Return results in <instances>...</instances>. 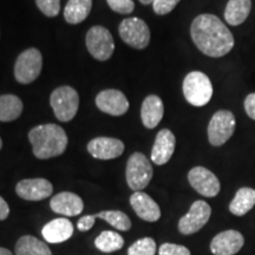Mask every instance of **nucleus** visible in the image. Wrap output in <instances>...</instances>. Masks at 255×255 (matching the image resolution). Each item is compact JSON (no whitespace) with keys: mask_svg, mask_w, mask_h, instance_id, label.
<instances>
[{"mask_svg":"<svg viewBox=\"0 0 255 255\" xmlns=\"http://www.w3.org/2000/svg\"><path fill=\"white\" fill-rule=\"evenodd\" d=\"M190 36L195 46L203 55L221 58L234 47V37L222 20L214 14L203 13L194 19Z\"/></svg>","mask_w":255,"mask_h":255,"instance_id":"f257e3e1","label":"nucleus"},{"mask_svg":"<svg viewBox=\"0 0 255 255\" xmlns=\"http://www.w3.org/2000/svg\"><path fill=\"white\" fill-rule=\"evenodd\" d=\"M33 155L39 159L57 157L64 154L68 146V136L57 124H41L28 132Z\"/></svg>","mask_w":255,"mask_h":255,"instance_id":"f03ea898","label":"nucleus"},{"mask_svg":"<svg viewBox=\"0 0 255 255\" xmlns=\"http://www.w3.org/2000/svg\"><path fill=\"white\" fill-rule=\"evenodd\" d=\"M182 90L184 98L194 107H205L213 97V84L206 73L191 71L184 77Z\"/></svg>","mask_w":255,"mask_h":255,"instance_id":"7ed1b4c3","label":"nucleus"},{"mask_svg":"<svg viewBox=\"0 0 255 255\" xmlns=\"http://www.w3.org/2000/svg\"><path fill=\"white\" fill-rule=\"evenodd\" d=\"M50 104L57 120L60 122H69L75 119L78 111V92L68 85L57 88L50 96Z\"/></svg>","mask_w":255,"mask_h":255,"instance_id":"20e7f679","label":"nucleus"},{"mask_svg":"<svg viewBox=\"0 0 255 255\" xmlns=\"http://www.w3.org/2000/svg\"><path fill=\"white\" fill-rule=\"evenodd\" d=\"M152 174V165L148 157L142 152H133L128 159L126 177L127 183L133 191H141L150 183Z\"/></svg>","mask_w":255,"mask_h":255,"instance_id":"39448f33","label":"nucleus"},{"mask_svg":"<svg viewBox=\"0 0 255 255\" xmlns=\"http://www.w3.org/2000/svg\"><path fill=\"white\" fill-rule=\"evenodd\" d=\"M43 57L39 50L31 47L18 56L14 64V77L20 84H30L39 77Z\"/></svg>","mask_w":255,"mask_h":255,"instance_id":"423d86ee","label":"nucleus"},{"mask_svg":"<svg viewBox=\"0 0 255 255\" xmlns=\"http://www.w3.org/2000/svg\"><path fill=\"white\" fill-rule=\"evenodd\" d=\"M237 127V120L229 110H219L213 115L208 124V141L213 146H221L227 143Z\"/></svg>","mask_w":255,"mask_h":255,"instance_id":"0eeeda50","label":"nucleus"},{"mask_svg":"<svg viewBox=\"0 0 255 255\" xmlns=\"http://www.w3.org/2000/svg\"><path fill=\"white\" fill-rule=\"evenodd\" d=\"M119 32L124 43L133 49L143 50L150 43V30L141 18H126L120 24Z\"/></svg>","mask_w":255,"mask_h":255,"instance_id":"6e6552de","label":"nucleus"},{"mask_svg":"<svg viewBox=\"0 0 255 255\" xmlns=\"http://www.w3.org/2000/svg\"><path fill=\"white\" fill-rule=\"evenodd\" d=\"M87 47L90 55L95 59L105 62L113 56L115 51L114 38L107 27L97 26L91 27L87 33Z\"/></svg>","mask_w":255,"mask_h":255,"instance_id":"1a4fd4ad","label":"nucleus"},{"mask_svg":"<svg viewBox=\"0 0 255 255\" xmlns=\"http://www.w3.org/2000/svg\"><path fill=\"white\" fill-rule=\"evenodd\" d=\"M212 215V208L206 201L197 200L190 207L189 212L178 221V232L182 235H191L201 231Z\"/></svg>","mask_w":255,"mask_h":255,"instance_id":"9d476101","label":"nucleus"},{"mask_svg":"<svg viewBox=\"0 0 255 255\" xmlns=\"http://www.w3.org/2000/svg\"><path fill=\"white\" fill-rule=\"evenodd\" d=\"M188 181L200 195L205 197H215L221 190L219 178L205 167H194L191 169L188 173Z\"/></svg>","mask_w":255,"mask_h":255,"instance_id":"9b49d317","label":"nucleus"},{"mask_svg":"<svg viewBox=\"0 0 255 255\" xmlns=\"http://www.w3.org/2000/svg\"><path fill=\"white\" fill-rule=\"evenodd\" d=\"M96 105L101 111L111 116H122L129 110V101L122 91L108 89L96 97Z\"/></svg>","mask_w":255,"mask_h":255,"instance_id":"f8f14e48","label":"nucleus"},{"mask_svg":"<svg viewBox=\"0 0 255 255\" xmlns=\"http://www.w3.org/2000/svg\"><path fill=\"white\" fill-rule=\"evenodd\" d=\"M245 245V238L240 232L229 229L219 233L210 242V252L214 255H235Z\"/></svg>","mask_w":255,"mask_h":255,"instance_id":"ddd939ff","label":"nucleus"},{"mask_svg":"<svg viewBox=\"0 0 255 255\" xmlns=\"http://www.w3.org/2000/svg\"><path fill=\"white\" fill-rule=\"evenodd\" d=\"M53 187L46 178H26L18 182L15 193L26 201H41L52 195Z\"/></svg>","mask_w":255,"mask_h":255,"instance_id":"4468645a","label":"nucleus"},{"mask_svg":"<svg viewBox=\"0 0 255 255\" xmlns=\"http://www.w3.org/2000/svg\"><path fill=\"white\" fill-rule=\"evenodd\" d=\"M88 151L97 159H114L124 152V143L113 137H96L88 143Z\"/></svg>","mask_w":255,"mask_h":255,"instance_id":"2eb2a0df","label":"nucleus"},{"mask_svg":"<svg viewBox=\"0 0 255 255\" xmlns=\"http://www.w3.org/2000/svg\"><path fill=\"white\" fill-rule=\"evenodd\" d=\"M175 146H176V138H175L173 131H170L169 129H162L156 135L151 150V161L156 165L168 163L173 157Z\"/></svg>","mask_w":255,"mask_h":255,"instance_id":"dca6fc26","label":"nucleus"},{"mask_svg":"<svg viewBox=\"0 0 255 255\" xmlns=\"http://www.w3.org/2000/svg\"><path fill=\"white\" fill-rule=\"evenodd\" d=\"M130 205L139 219L146 222H156L161 218L159 206L148 194L143 191H135L130 196Z\"/></svg>","mask_w":255,"mask_h":255,"instance_id":"f3484780","label":"nucleus"},{"mask_svg":"<svg viewBox=\"0 0 255 255\" xmlns=\"http://www.w3.org/2000/svg\"><path fill=\"white\" fill-rule=\"evenodd\" d=\"M51 209L64 216H77L84 209V202L77 194L63 191L57 194L50 201Z\"/></svg>","mask_w":255,"mask_h":255,"instance_id":"a211bd4d","label":"nucleus"},{"mask_svg":"<svg viewBox=\"0 0 255 255\" xmlns=\"http://www.w3.org/2000/svg\"><path fill=\"white\" fill-rule=\"evenodd\" d=\"M41 234L49 244H62L73 235V225L65 218L55 219L44 226Z\"/></svg>","mask_w":255,"mask_h":255,"instance_id":"6ab92c4d","label":"nucleus"},{"mask_svg":"<svg viewBox=\"0 0 255 255\" xmlns=\"http://www.w3.org/2000/svg\"><path fill=\"white\" fill-rule=\"evenodd\" d=\"M164 115V105L161 98L150 95L144 98L141 108L142 123L146 129H154L159 124Z\"/></svg>","mask_w":255,"mask_h":255,"instance_id":"aec40b11","label":"nucleus"},{"mask_svg":"<svg viewBox=\"0 0 255 255\" xmlns=\"http://www.w3.org/2000/svg\"><path fill=\"white\" fill-rule=\"evenodd\" d=\"M252 11V0H228L225 9L227 24L239 26L247 20Z\"/></svg>","mask_w":255,"mask_h":255,"instance_id":"412c9836","label":"nucleus"},{"mask_svg":"<svg viewBox=\"0 0 255 255\" xmlns=\"http://www.w3.org/2000/svg\"><path fill=\"white\" fill-rule=\"evenodd\" d=\"M255 206V189L244 187L240 188L229 203V212L235 216H244Z\"/></svg>","mask_w":255,"mask_h":255,"instance_id":"4be33fe9","label":"nucleus"},{"mask_svg":"<svg viewBox=\"0 0 255 255\" xmlns=\"http://www.w3.org/2000/svg\"><path fill=\"white\" fill-rule=\"evenodd\" d=\"M91 8L92 0H69L64 8V18L66 23L77 25L88 18Z\"/></svg>","mask_w":255,"mask_h":255,"instance_id":"5701e85b","label":"nucleus"},{"mask_svg":"<svg viewBox=\"0 0 255 255\" xmlns=\"http://www.w3.org/2000/svg\"><path fill=\"white\" fill-rule=\"evenodd\" d=\"M15 255H52L47 245L32 235H24L17 241Z\"/></svg>","mask_w":255,"mask_h":255,"instance_id":"b1692460","label":"nucleus"},{"mask_svg":"<svg viewBox=\"0 0 255 255\" xmlns=\"http://www.w3.org/2000/svg\"><path fill=\"white\" fill-rule=\"evenodd\" d=\"M23 102L15 95L0 96V122H12L23 113Z\"/></svg>","mask_w":255,"mask_h":255,"instance_id":"393cba45","label":"nucleus"},{"mask_svg":"<svg viewBox=\"0 0 255 255\" xmlns=\"http://www.w3.org/2000/svg\"><path fill=\"white\" fill-rule=\"evenodd\" d=\"M95 246L103 253H113L124 246V239L113 231L102 232L95 240Z\"/></svg>","mask_w":255,"mask_h":255,"instance_id":"a878e982","label":"nucleus"},{"mask_svg":"<svg viewBox=\"0 0 255 255\" xmlns=\"http://www.w3.org/2000/svg\"><path fill=\"white\" fill-rule=\"evenodd\" d=\"M95 218L104 220L110 226L121 232H128L131 229V221H130L129 216L121 210H104V212L95 214Z\"/></svg>","mask_w":255,"mask_h":255,"instance_id":"bb28decb","label":"nucleus"},{"mask_svg":"<svg viewBox=\"0 0 255 255\" xmlns=\"http://www.w3.org/2000/svg\"><path fill=\"white\" fill-rule=\"evenodd\" d=\"M156 242L151 238H143L133 242L128 250V255H155Z\"/></svg>","mask_w":255,"mask_h":255,"instance_id":"cd10ccee","label":"nucleus"},{"mask_svg":"<svg viewBox=\"0 0 255 255\" xmlns=\"http://www.w3.org/2000/svg\"><path fill=\"white\" fill-rule=\"evenodd\" d=\"M36 4L47 17H57L60 12V0H36Z\"/></svg>","mask_w":255,"mask_h":255,"instance_id":"c85d7f7f","label":"nucleus"},{"mask_svg":"<svg viewBox=\"0 0 255 255\" xmlns=\"http://www.w3.org/2000/svg\"><path fill=\"white\" fill-rule=\"evenodd\" d=\"M109 7L121 14H130L135 9L132 0H107Z\"/></svg>","mask_w":255,"mask_h":255,"instance_id":"c756f323","label":"nucleus"},{"mask_svg":"<svg viewBox=\"0 0 255 255\" xmlns=\"http://www.w3.org/2000/svg\"><path fill=\"white\" fill-rule=\"evenodd\" d=\"M180 0H154L152 8L157 15H165L170 13L176 7Z\"/></svg>","mask_w":255,"mask_h":255,"instance_id":"7c9ffc66","label":"nucleus"},{"mask_svg":"<svg viewBox=\"0 0 255 255\" xmlns=\"http://www.w3.org/2000/svg\"><path fill=\"white\" fill-rule=\"evenodd\" d=\"M158 255H191L190 251L182 245L163 244L158 250Z\"/></svg>","mask_w":255,"mask_h":255,"instance_id":"2f4dec72","label":"nucleus"},{"mask_svg":"<svg viewBox=\"0 0 255 255\" xmlns=\"http://www.w3.org/2000/svg\"><path fill=\"white\" fill-rule=\"evenodd\" d=\"M95 215H85L82 219L78 220L77 222V228L79 232H88L94 227L95 225Z\"/></svg>","mask_w":255,"mask_h":255,"instance_id":"473e14b6","label":"nucleus"},{"mask_svg":"<svg viewBox=\"0 0 255 255\" xmlns=\"http://www.w3.org/2000/svg\"><path fill=\"white\" fill-rule=\"evenodd\" d=\"M245 110L252 120L255 121V94H250L245 100Z\"/></svg>","mask_w":255,"mask_h":255,"instance_id":"72a5a7b5","label":"nucleus"},{"mask_svg":"<svg viewBox=\"0 0 255 255\" xmlns=\"http://www.w3.org/2000/svg\"><path fill=\"white\" fill-rule=\"evenodd\" d=\"M8 214H9V207L7 205V202L0 196V221L7 219Z\"/></svg>","mask_w":255,"mask_h":255,"instance_id":"f704fd0d","label":"nucleus"},{"mask_svg":"<svg viewBox=\"0 0 255 255\" xmlns=\"http://www.w3.org/2000/svg\"><path fill=\"white\" fill-rule=\"evenodd\" d=\"M0 255H13V254H12L8 250H6V248L0 247Z\"/></svg>","mask_w":255,"mask_h":255,"instance_id":"c9c22d12","label":"nucleus"},{"mask_svg":"<svg viewBox=\"0 0 255 255\" xmlns=\"http://www.w3.org/2000/svg\"><path fill=\"white\" fill-rule=\"evenodd\" d=\"M139 1H141V4L143 5H149V4H152L154 0H139Z\"/></svg>","mask_w":255,"mask_h":255,"instance_id":"e433bc0d","label":"nucleus"},{"mask_svg":"<svg viewBox=\"0 0 255 255\" xmlns=\"http://www.w3.org/2000/svg\"><path fill=\"white\" fill-rule=\"evenodd\" d=\"M1 148H2V141L1 138H0V150H1Z\"/></svg>","mask_w":255,"mask_h":255,"instance_id":"4c0bfd02","label":"nucleus"}]
</instances>
